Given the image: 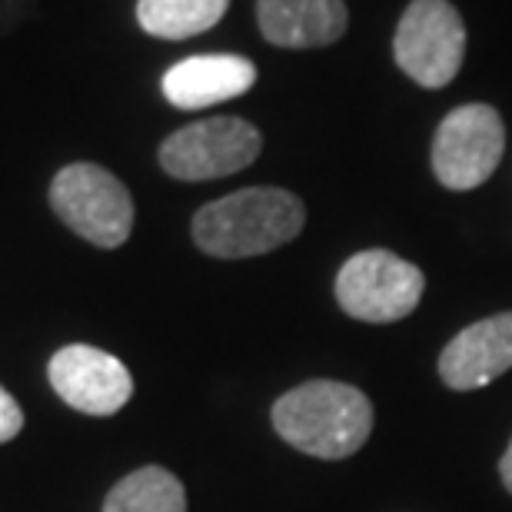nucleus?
I'll return each mask as SVG.
<instances>
[{
	"mask_svg": "<svg viewBox=\"0 0 512 512\" xmlns=\"http://www.w3.org/2000/svg\"><path fill=\"white\" fill-rule=\"evenodd\" d=\"M263 137L243 117H210L180 127L160 143V167L177 180L200 183L247 170L260 157Z\"/></svg>",
	"mask_w": 512,
	"mask_h": 512,
	"instance_id": "obj_7",
	"label": "nucleus"
},
{
	"mask_svg": "<svg viewBox=\"0 0 512 512\" xmlns=\"http://www.w3.org/2000/svg\"><path fill=\"white\" fill-rule=\"evenodd\" d=\"M512 370V310L486 316L446 343L439 376L449 389H483Z\"/></svg>",
	"mask_w": 512,
	"mask_h": 512,
	"instance_id": "obj_9",
	"label": "nucleus"
},
{
	"mask_svg": "<svg viewBox=\"0 0 512 512\" xmlns=\"http://www.w3.org/2000/svg\"><path fill=\"white\" fill-rule=\"evenodd\" d=\"M50 207L77 237L100 250L124 247L133 230V197L97 163H70L50 183Z\"/></svg>",
	"mask_w": 512,
	"mask_h": 512,
	"instance_id": "obj_3",
	"label": "nucleus"
},
{
	"mask_svg": "<svg viewBox=\"0 0 512 512\" xmlns=\"http://www.w3.org/2000/svg\"><path fill=\"white\" fill-rule=\"evenodd\" d=\"M104 512H187V493L170 469L143 466L110 489Z\"/></svg>",
	"mask_w": 512,
	"mask_h": 512,
	"instance_id": "obj_13",
	"label": "nucleus"
},
{
	"mask_svg": "<svg viewBox=\"0 0 512 512\" xmlns=\"http://www.w3.org/2000/svg\"><path fill=\"white\" fill-rule=\"evenodd\" d=\"M256 24L273 47L313 50L346 34L350 10L346 0H256Z\"/></svg>",
	"mask_w": 512,
	"mask_h": 512,
	"instance_id": "obj_11",
	"label": "nucleus"
},
{
	"mask_svg": "<svg viewBox=\"0 0 512 512\" xmlns=\"http://www.w3.org/2000/svg\"><path fill=\"white\" fill-rule=\"evenodd\" d=\"M273 429L306 456L346 459L373 433V403L350 383L313 380L276 399Z\"/></svg>",
	"mask_w": 512,
	"mask_h": 512,
	"instance_id": "obj_2",
	"label": "nucleus"
},
{
	"mask_svg": "<svg viewBox=\"0 0 512 512\" xmlns=\"http://www.w3.org/2000/svg\"><path fill=\"white\" fill-rule=\"evenodd\" d=\"M306 227L303 200L280 187H250L197 210L193 243L220 260H243L286 247Z\"/></svg>",
	"mask_w": 512,
	"mask_h": 512,
	"instance_id": "obj_1",
	"label": "nucleus"
},
{
	"mask_svg": "<svg viewBox=\"0 0 512 512\" xmlns=\"http://www.w3.org/2000/svg\"><path fill=\"white\" fill-rule=\"evenodd\" d=\"M499 476H503L506 489L512 493V443H509V449H506V456L499 459Z\"/></svg>",
	"mask_w": 512,
	"mask_h": 512,
	"instance_id": "obj_15",
	"label": "nucleus"
},
{
	"mask_svg": "<svg viewBox=\"0 0 512 512\" xmlns=\"http://www.w3.org/2000/svg\"><path fill=\"white\" fill-rule=\"evenodd\" d=\"M20 429H24V413H20L17 399L0 386V443H10Z\"/></svg>",
	"mask_w": 512,
	"mask_h": 512,
	"instance_id": "obj_14",
	"label": "nucleus"
},
{
	"mask_svg": "<svg viewBox=\"0 0 512 512\" xmlns=\"http://www.w3.org/2000/svg\"><path fill=\"white\" fill-rule=\"evenodd\" d=\"M506 150V127L496 107L463 104L449 110L433 137V173L446 190L466 193L493 177Z\"/></svg>",
	"mask_w": 512,
	"mask_h": 512,
	"instance_id": "obj_6",
	"label": "nucleus"
},
{
	"mask_svg": "<svg viewBox=\"0 0 512 512\" xmlns=\"http://www.w3.org/2000/svg\"><path fill=\"white\" fill-rule=\"evenodd\" d=\"M256 84L253 60L237 54H200L163 74V97L177 110H203L233 100Z\"/></svg>",
	"mask_w": 512,
	"mask_h": 512,
	"instance_id": "obj_10",
	"label": "nucleus"
},
{
	"mask_svg": "<svg viewBox=\"0 0 512 512\" xmlns=\"http://www.w3.org/2000/svg\"><path fill=\"white\" fill-rule=\"evenodd\" d=\"M50 386L67 406L87 416H114L133 396V376L114 353L74 343L54 353L47 366Z\"/></svg>",
	"mask_w": 512,
	"mask_h": 512,
	"instance_id": "obj_8",
	"label": "nucleus"
},
{
	"mask_svg": "<svg viewBox=\"0 0 512 512\" xmlns=\"http://www.w3.org/2000/svg\"><path fill=\"white\" fill-rule=\"evenodd\" d=\"M423 290V270L389 250L356 253L336 273V303L363 323L406 320L423 300Z\"/></svg>",
	"mask_w": 512,
	"mask_h": 512,
	"instance_id": "obj_5",
	"label": "nucleus"
},
{
	"mask_svg": "<svg viewBox=\"0 0 512 512\" xmlns=\"http://www.w3.org/2000/svg\"><path fill=\"white\" fill-rule=\"evenodd\" d=\"M396 67L419 87L453 84L466 57V24L449 0H413L393 37Z\"/></svg>",
	"mask_w": 512,
	"mask_h": 512,
	"instance_id": "obj_4",
	"label": "nucleus"
},
{
	"mask_svg": "<svg viewBox=\"0 0 512 512\" xmlns=\"http://www.w3.org/2000/svg\"><path fill=\"white\" fill-rule=\"evenodd\" d=\"M230 0H137V24L150 37L187 40L217 27Z\"/></svg>",
	"mask_w": 512,
	"mask_h": 512,
	"instance_id": "obj_12",
	"label": "nucleus"
}]
</instances>
